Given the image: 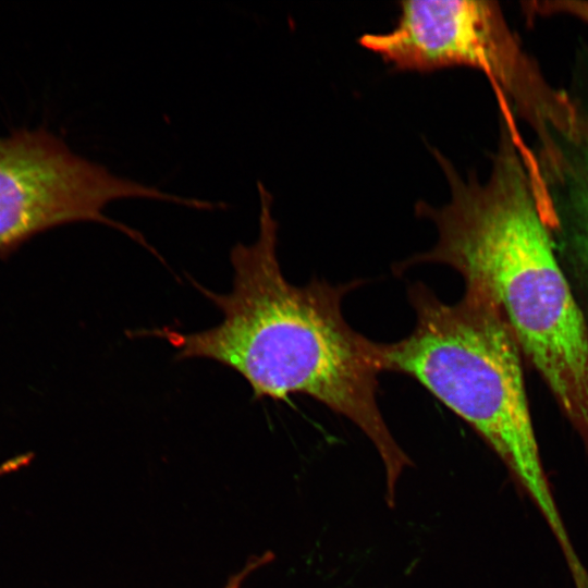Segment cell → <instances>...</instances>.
<instances>
[{
    "instance_id": "1",
    "label": "cell",
    "mask_w": 588,
    "mask_h": 588,
    "mask_svg": "<svg viewBox=\"0 0 588 588\" xmlns=\"http://www.w3.org/2000/svg\"><path fill=\"white\" fill-rule=\"evenodd\" d=\"M258 192V236L250 245L238 243L231 250L232 291L218 294L192 281L221 311L220 323L191 333L163 327L134 335L168 341L179 359L206 358L235 370L257 400L304 394L344 416L378 453L385 501L394 506L400 481L414 464L378 405L382 343L355 331L342 313L344 297L364 281L290 283L278 260L272 196L261 182Z\"/></svg>"
},
{
    "instance_id": "2",
    "label": "cell",
    "mask_w": 588,
    "mask_h": 588,
    "mask_svg": "<svg viewBox=\"0 0 588 588\" xmlns=\"http://www.w3.org/2000/svg\"><path fill=\"white\" fill-rule=\"evenodd\" d=\"M451 199L416 205L438 231L433 247L399 262L395 273L438 264L465 286L485 293L500 309L518 347L588 448V327L560 266L554 231L531 173L503 130L491 173L465 181L438 150Z\"/></svg>"
},
{
    "instance_id": "3",
    "label": "cell",
    "mask_w": 588,
    "mask_h": 588,
    "mask_svg": "<svg viewBox=\"0 0 588 588\" xmlns=\"http://www.w3.org/2000/svg\"><path fill=\"white\" fill-rule=\"evenodd\" d=\"M407 296L416 323L402 340L382 343L383 371L413 378L466 421L538 507L563 553H571L531 421L523 354L500 309L467 286L454 304L422 282Z\"/></svg>"
},
{
    "instance_id": "4",
    "label": "cell",
    "mask_w": 588,
    "mask_h": 588,
    "mask_svg": "<svg viewBox=\"0 0 588 588\" xmlns=\"http://www.w3.org/2000/svg\"><path fill=\"white\" fill-rule=\"evenodd\" d=\"M358 41L396 71L480 70L546 130L564 128L576 117L528 60L495 2L402 1L392 30L365 34Z\"/></svg>"
},
{
    "instance_id": "5",
    "label": "cell",
    "mask_w": 588,
    "mask_h": 588,
    "mask_svg": "<svg viewBox=\"0 0 588 588\" xmlns=\"http://www.w3.org/2000/svg\"><path fill=\"white\" fill-rule=\"evenodd\" d=\"M123 198L169 201L171 196L77 155L46 128L0 137V258L45 231L79 221L105 224L143 244L144 235L103 213Z\"/></svg>"
},
{
    "instance_id": "6",
    "label": "cell",
    "mask_w": 588,
    "mask_h": 588,
    "mask_svg": "<svg viewBox=\"0 0 588 588\" xmlns=\"http://www.w3.org/2000/svg\"><path fill=\"white\" fill-rule=\"evenodd\" d=\"M568 143L571 156L556 158L561 193L548 195V203L553 226H562L588 275V132Z\"/></svg>"
},
{
    "instance_id": "7",
    "label": "cell",
    "mask_w": 588,
    "mask_h": 588,
    "mask_svg": "<svg viewBox=\"0 0 588 588\" xmlns=\"http://www.w3.org/2000/svg\"><path fill=\"white\" fill-rule=\"evenodd\" d=\"M538 10L546 13H563L576 17L588 25V1H551L542 3Z\"/></svg>"
},
{
    "instance_id": "8",
    "label": "cell",
    "mask_w": 588,
    "mask_h": 588,
    "mask_svg": "<svg viewBox=\"0 0 588 588\" xmlns=\"http://www.w3.org/2000/svg\"><path fill=\"white\" fill-rule=\"evenodd\" d=\"M223 588H241V586L237 585L236 583L228 581L224 584Z\"/></svg>"
}]
</instances>
